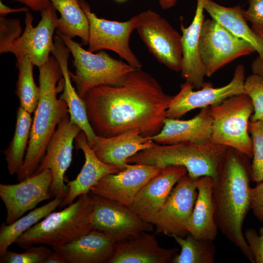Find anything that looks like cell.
<instances>
[{"instance_id":"cell-1","label":"cell","mask_w":263,"mask_h":263,"mask_svg":"<svg viewBox=\"0 0 263 263\" xmlns=\"http://www.w3.org/2000/svg\"><path fill=\"white\" fill-rule=\"evenodd\" d=\"M172 96L151 75L136 68L122 85L95 87L82 98L97 136L110 137L137 129L151 137L161 131Z\"/></svg>"},{"instance_id":"cell-2","label":"cell","mask_w":263,"mask_h":263,"mask_svg":"<svg viewBox=\"0 0 263 263\" xmlns=\"http://www.w3.org/2000/svg\"><path fill=\"white\" fill-rule=\"evenodd\" d=\"M250 159L244 153L227 147L213 179L212 200L218 230L254 263L243 232L244 221L251 209Z\"/></svg>"},{"instance_id":"cell-3","label":"cell","mask_w":263,"mask_h":263,"mask_svg":"<svg viewBox=\"0 0 263 263\" xmlns=\"http://www.w3.org/2000/svg\"><path fill=\"white\" fill-rule=\"evenodd\" d=\"M40 97L34 111L30 138L24 162L17 179L19 182L32 176L44 156L58 123L69 113L66 102L56 94L61 79L59 64L53 56L39 67Z\"/></svg>"},{"instance_id":"cell-4","label":"cell","mask_w":263,"mask_h":263,"mask_svg":"<svg viewBox=\"0 0 263 263\" xmlns=\"http://www.w3.org/2000/svg\"><path fill=\"white\" fill-rule=\"evenodd\" d=\"M91 193L80 195L63 209L52 212L17 240L21 248L38 244L52 248L64 245L93 229Z\"/></svg>"},{"instance_id":"cell-5","label":"cell","mask_w":263,"mask_h":263,"mask_svg":"<svg viewBox=\"0 0 263 263\" xmlns=\"http://www.w3.org/2000/svg\"><path fill=\"white\" fill-rule=\"evenodd\" d=\"M227 147L210 140L202 142H183L172 144L156 143L127 160V163H140L165 167H185L193 178L209 176L215 179L219 163Z\"/></svg>"},{"instance_id":"cell-6","label":"cell","mask_w":263,"mask_h":263,"mask_svg":"<svg viewBox=\"0 0 263 263\" xmlns=\"http://www.w3.org/2000/svg\"><path fill=\"white\" fill-rule=\"evenodd\" d=\"M58 34L73 55L75 71L70 74L81 98L95 87L122 85L127 75L136 69L128 63L111 57L105 51L94 54L86 50L72 38Z\"/></svg>"},{"instance_id":"cell-7","label":"cell","mask_w":263,"mask_h":263,"mask_svg":"<svg viewBox=\"0 0 263 263\" xmlns=\"http://www.w3.org/2000/svg\"><path fill=\"white\" fill-rule=\"evenodd\" d=\"M209 110L212 121L210 140L252 158V142L248 128L254 108L250 97L244 94L234 95L209 107Z\"/></svg>"},{"instance_id":"cell-8","label":"cell","mask_w":263,"mask_h":263,"mask_svg":"<svg viewBox=\"0 0 263 263\" xmlns=\"http://www.w3.org/2000/svg\"><path fill=\"white\" fill-rule=\"evenodd\" d=\"M135 29L149 52L175 72L181 70L182 35L160 15L151 10L136 15Z\"/></svg>"},{"instance_id":"cell-9","label":"cell","mask_w":263,"mask_h":263,"mask_svg":"<svg viewBox=\"0 0 263 263\" xmlns=\"http://www.w3.org/2000/svg\"><path fill=\"white\" fill-rule=\"evenodd\" d=\"M198 49L207 77L234 59L256 52L249 43L232 35L212 19L203 22Z\"/></svg>"},{"instance_id":"cell-10","label":"cell","mask_w":263,"mask_h":263,"mask_svg":"<svg viewBox=\"0 0 263 263\" xmlns=\"http://www.w3.org/2000/svg\"><path fill=\"white\" fill-rule=\"evenodd\" d=\"M89 22L88 51L94 52L107 49L113 51L135 68L142 64L131 50L129 41L135 29L136 15L125 21L111 20L98 17L92 12L84 0H79Z\"/></svg>"},{"instance_id":"cell-11","label":"cell","mask_w":263,"mask_h":263,"mask_svg":"<svg viewBox=\"0 0 263 263\" xmlns=\"http://www.w3.org/2000/svg\"><path fill=\"white\" fill-rule=\"evenodd\" d=\"M81 131L79 127L70 122L69 113L64 116L58 123L33 174L47 169L52 171L53 181L49 193L52 197L63 200L67 195L68 187L65 184V174L72 161L74 141Z\"/></svg>"},{"instance_id":"cell-12","label":"cell","mask_w":263,"mask_h":263,"mask_svg":"<svg viewBox=\"0 0 263 263\" xmlns=\"http://www.w3.org/2000/svg\"><path fill=\"white\" fill-rule=\"evenodd\" d=\"M245 70L243 65H238L231 80L226 85L215 88L210 82H204L201 88L193 91L192 84L186 82L172 98L166 111V116L178 118L197 108L217 105L231 96L244 94Z\"/></svg>"},{"instance_id":"cell-13","label":"cell","mask_w":263,"mask_h":263,"mask_svg":"<svg viewBox=\"0 0 263 263\" xmlns=\"http://www.w3.org/2000/svg\"><path fill=\"white\" fill-rule=\"evenodd\" d=\"M188 174L175 185L153 224L157 234L185 237L197 196V181Z\"/></svg>"},{"instance_id":"cell-14","label":"cell","mask_w":263,"mask_h":263,"mask_svg":"<svg viewBox=\"0 0 263 263\" xmlns=\"http://www.w3.org/2000/svg\"><path fill=\"white\" fill-rule=\"evenodd\" d=\"M41 13L38 24L33 26V17L26 12L24 32L12 44L9 52L17 58L28 56L38 68L49 59L54 45L53 35L58 24L56 10L50 6Z\"/></svg>"},{"instance_id":"cell-15","label":"cell","mask_w":263,"mask_h":263,"mask_svg":"<svg viewBox=\"0 0 263 263\" xmlns=\"http://www.w3.org/2000/svg\"><path fill=\"white\" fill-rule=\"evenodd\" d=\"M91 193V192H90ZM93 203V229L103 231L117 242L154 225L142 220L129 207L91 193Z\"/></svg>"},{"instance_id":"cell-16","label":"cell","mask_w":263,"mask_h":263,"mask_svg":"<svg viewBox=\"0 0 263 263\" xmlns=\"http://www.w3.org/2000/svg\"><path fill=\"white\" fill-rule=\"evenodd\" d=\"M53 174L49 169L15 184H0V197L6 209L4 222L11 224L34 209L40 202L51 198L49 189Z\"/></svg>"},{"instance_id":"cell-17","label":"cell","mask_w":263,"mask_h":263,"mask_svg":"<svg viewBox=\"0 0 263 263\" xmlns=\"http://www.w3.org/2000/svg\"><path fill=\"white\" fill-rule=\"evenodd\" d=\"M163 168L129 163L126 168L118 172L102 177L92 187L90 192L130 208L142 188Z\"/></svg>"},{"instance_id":"cell-18","label":"cell","mask_w":263,"mask_h":263,"mask_svg":"<svg viewBox=\"0 0 263 263\" xmlns=\"http://www.w3.org/2000/svg\"><path fill=\"white\" fill-rule=\"evenodd\" d=\"M187 174L188 170L183 166L163 167L142 188L130 208L142 220L153 225L171 190Z\"/></svg>"},{"instance_id":"cell-19","label":"cell","mask_w":263,"mask_h":263,"mask_svg":"<svg viewBox=\"0 0 263 263\" xmlns=\"http://www.w3.org/2000/svg\"><path fill=\"white\" fill-rule=\"evenodd\" d=\"M116 243L105 232L94 229L64 245L52 249L66 263H109Z\"/></svg>"},{"instance_id":"cell-20","label":"cell","mask_w":263,"mask_h":263,"mask_svg":"<svg viewBox=\"0 0 263 263\" xmlns=\"http://www.w3.org/2000/svg\"><path fill=\"white\" fill-rule=\"evenodd\" d=\"M149 232H141L117 242L109 263H171L178 248L160 246Z\"/></svg>"},{"instance_id":"cell-21","label":"cell","mask_w":263,"mask_h":263,"mask_svg":"<svg viewBox=\"0 0 263 263\" xmlns=\"http://www.w3.org/2000/svg\"><path fill=\"white\" fill-rule=\"evenodd\" d=\"M156 143L150 137L142 136L137 129L110 137L96 135L89 145L101 161L123 170L128 165V158Z\"/></svg>"},{"instance_id":"cell-22","label":"cell","mask_w":263,"mask_h":263,"mask_svg":"<svg viewBox=\"0 0 263 263\" xmlns=\"http://www.w3.org/2000/svg\"><path fill=\"white\" fill-rule=\"evenodd\" d=\"M75 144L77 150H82L85 162L76 177L73 180H66L68 192L59 206L64 207L74 203L80 195L90 192L92 187L95 185L104 176L118 172L121 169L101 161L95 154L89 145L85 134L83 131L76 136Z\"/></svg>"},{"instance_id":"cell-23","label":"cell","mask_w":263,"mask_h":263,"mask_svg":"<svg viewBox=\"0 0 263 263\" xmlns=\"http://www.w3.org/2000/svg\"><path fill=\"white\" fill-rule=\"evenodd\" d=\"M204 0H197L196 8L192 21L188 27L182 23L183 57L181 73L186 82L195 89H200L204 83L206 73L200 56L198 44L203 22Z\"/></svg>"},{"instance_id":"cell-24","label":"cell","mask_w":263,"mask_h":263,"mask_svg":"<svg viewBox=\"0 0 263 263\" xmlns=\"http://www.w3.org/2000/svg\"><path fill=\"white\" fill-rule=\"evenodd\" d=\"M212 125L209 107H205L190 119L166 117L161 131L150 138L162 145L206 142L210 140Z\"/></svg>"},{"instance_id":"cell-25","label":"cell","mask_w":263,"mask_h":263,"mask_svg":"<svg viewBox=\"0 0 263 263\" xmlns=\"http://www.w3.org/2000/svg\"><path fill=\"white\" fill-rule=\"evenodd\" d=\"M54 41L51 53L59 64L63 80V92L59 98L64 100L67 105L70 122L81 128L86 135L89 145H91L96 135L89 122L85 103L72 84L68 68L70 50L59 34L55 36Z\"/></svg>"},{"instance_id":"cell-26","label":"cell","mask_w":263,"mask_h":263,"mask_svg":"<svg viewBox=\"0 0 263 263\" xmlns=\"http://www.w3.org/2000/svg\"><path fill=\"white\" fill-rule=\"evenodd\" d=\"M213 183V178L209 176L197 179V196L188 226V233L197 239L214 241L217 235L212 200Z\"/></svg>"},{"instance_id":"cell-27","label":"cell","mask_w":263,"mask_h":263,"mask_svg":"<svg viewBox=\"0 0 263 263\" xmlns=\"http://www.w3.org/2000/svg\"><path fill=\"white\" fill-rule=\"evenodd\" d=\"M204 10L212 19L237 38L249 43L263 59V38L250 28L244 17V10L239 5L225 7L213 0H204Z\"/></svg>"},{"instance_id":"cell-28","label":"cell","mask_w":263,"mask_h":263,"mask_svg":"<svg viewBox=\"0 0 263 263\" xmlns=\"http://www.w3.org/2000/svg\"><path fill=\"white\" fill-rule=\"evenodd\" d=\"M52 5L60 15L57 33L72 38L78 37L84 45L89 38L88 18L79 0H50Z\"/></svg>"},{"instance_id":"cell-29","label":"cell","mask_w":263,"mask_h":263,"mask_svg":"<svg viewBox=\"0 0 263 263\" xmlns=\"http://www.w3.org/2000/svg\"><path fill=\"white\" fill-rule=\"evenodd\" d=\"M31 114L20 106L18 108L14 135L2 151L10 175L17 174L23 164L33 122Z\"/></svg>"},{"instance_id":"cell-30","label":"cell","mask_w":263,"mask_h":263,"mask_svg":"<svg viewBox=\"0 0 263 263\" xmlns=\"http://www.w3.org/2000/svg\"><path fill=\"white\" fill-rule=\"evenodd\" d=\"M62 201V199L54 198L11 224L2 223L0 227V256L8 250L11 244L16 243L24 232L59 207Z\"/></svg>"},{"instance_id":"cell-31","label":"cell","mask_w":263,"mask_h":263,"mask_svg":"<svg viewBox=\"0 0 263 263\" xmlns=\"http://www.w3.org/2000/svg\"><path fill=\"white\" fill-rule=\"evenodd\" d=\"M181 251L172 263H214L216 253L213 240L197 239L188 233L185 237L173 236Z\"/></svg>"},{"instance_id":"cell-32","label":"cell","mask_w":263,"mask_h":263,"mask_svg":"<svg viewBox=\"0 0 263 263\" xmlns=\"http://www.w3.org/2000/svg\"><path fill=\"white\" fill-rule=\"evenodd\" d=\"M18 70L16 94L20 106L30 113L34 112L40 97V88L34 78L33 66L28 56L17 58Z\"/></svg>"},{"instance_id":"cell-33","label":"cell","mask_w":263,"mask_h":263,"mask_svg":"<svg viewBox=\"0 0 263 263\" xmlns=\"http://www.w3.org/2000/svg\"><path fill=\"white\" fill-rule=\"evenodd\" d=\"M248 130L253 146L251 181L258 183L263 181V120H250Z\"/></svg>"},{"instance_id":"cell-34","label":"cell","mask_w":263,"mask_h":263,"mask_svg":"<svg viewBox=\"0 0 263 263\" xmlns=\"http://www.w3.org/2000/svg\"><path fill=\"white\" fill-rule=\"evenodd\" d=\"M53 251L52 247L43 244L28 247L22 253H16L8 250L0 256V263H43Z\"/></svg>"},{"instance_id":"cell-35","label":"cell","mask_w":263,"mask_h":263,"mask_svg":"<svg viewBox=\"0 0 263 263\" xmlns=\"http://www.w3.org/2000/svg\"><path fill=\"white\" fill-rule=\"evenodd\" d=\"M244 94L251 99L254 112L250 120H263V78L252 74L245 78L244 83Z\"/></svg>"},{"instance_id":"cell-36","label":"cell","mask_w":263,"mask_h":263,"mask_svg":"<svg viewBox=\"0 0 263 263\" xmlns=\"http://www.w3.org/2000/svg\"><path fill=\"white\" fill-rule=\"evenodd\" d=\"M19 19L0 18V53H8L13 43L21 35Z\"/></svg>"},{"instance_id":"cell-37","label":"cell","mask_w":263,"mask_h":263,"mask_svg":"<svg viewBox=\"0 0 263 263\" xmlns=\"http://www.w3.org/2000/svg\"><path fill=\"white\" fill-rule=\"evenodd\" d=\"M249 6L244 10L245 19L252 25V29L263 38V0H247Z\"/></svg>"},{"instance_id":"cell-38","label":"cell","mask_w":263,"mask_h":263,"mask_svg":"<svg viewBox=\"0 0 263 263\" xmlns=\"http://www.w3.org/2000/svg\"><path fill=\"white\" fill-rule=\"evenodd\" d=\"M259 235L255 229L248 228L244 234L245 239L253 255L254 262L263 263V227Z\"/></svg>"},{"instance_id":"cell-39","label":"cell","mask_w":263,"mask_h":263,"mask_svg":"<svg viewBox=\"0 0 263 263\" xmlns=\"http://www.w3.org/2000/svg\"><path fill=\"white\" fill-rule=\"evenodd\" d=\"M251 209L261 222L263 221V181L250 189Z\"/></svg>"},{"instance_id":"cell-40","label":"cell","mask_w":263,"mask_h":263,"mask_svg":"<svg viewBox=\"0 0 263 263\" xmlns=\"http://www.w3.org/2000/svg\"><path fill=\"white\" fill-rule=\"evenodd\" d=\"M33 11L41 12L52 5L50 0H16Z\"/></svg>"},{"instance_id":"cell-41","label":"cell","mask_w":263,"mask_h":263,"mask_svg":"<svg viewBox=\"0 0 263 263\" xmlns=\"http://www.w3.org/2000/svg\"><path fill=\"white\" fill-rule=\"evenodd\" d=\"M28 10V8L26 6L18 8H11L5 5L1 0L0 1V15L1 17H4L6 15L12 12H26Z\"/></svg>"},{"instance_id":"cell-42","label":"cell","mask_w":263,"mask_h":263,"mask_svg":"<svg viewBox=\"0 0 263 263\" xmlns=\"http://www.w3.org/2000/svg\"><path fill=\"white\" fill-rule=\"evenodd\" d=\"M251 69L253 74L257 75L263 78V59L257 56L252 63Z\"/></svg>"},{"instance_id":"cell-43","label":"cell","mask_w":263,"mask_h":263,"mask_svg":"<svg viewBox=\"0 0 263 263\" xmlns=\"http://www.w3.org/2000/svg\"><path fill=\"white\" fill-rule=\"evenodd\" d=\"M43 263H66L61 256L56 251H53L48 255Z\"/></svg>"},{"instance_id":"cell-44","label":"cell","mask_w":263,"mask_h":263,"mask_svg":"<svg viewBox=\"0 0 263 263\" xmlns=\"http://www.w3.org/2000/svg\"><path fill=\"white\" fill-rule=\"evenodd\" d=\"M177 1V0H159V3L163 9L167 10L174 6Z\"/></svg>"},{"instance_id":"cell-45","label":"cell","mask_w":263,"mask_h":263,"mask_svg":"<svg viewBox=\"0 0 263 263\" xmlns=\"http://www.w3.org/2000/svg\"><path fill=\"white\" fill-rule=\"evenodd\" d=\"M116 0L121 1L125 0Z\"/></svg>"}]
</instances>
